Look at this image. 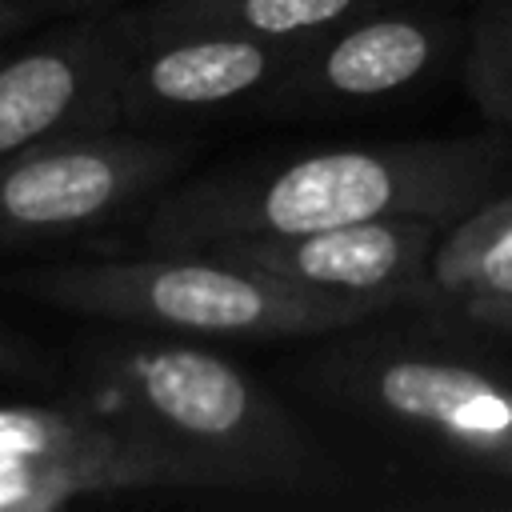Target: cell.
Masks as SVG:
<instances>
[{
    "label": "cell",
    "mask_w": 512,
    "mask_h": 512,
    "mask_svg": "<svg viewBox=\"0 0 512 512\" xmlns=\"http://www.w3.org/2000/svg\"><path fill=\"white\" fill-rule=\"evenodd\" d=\"M508 172L512 136L500 128L216 168L152 196L144 244L152 252H192L220 236H284L384 216L452 224L496 196Z\"/></svg>",
    "instance_id": "obj_1"
},
{
    "label": "cell",
    "mask_w": 512,
    "mask_h": 512,
    "mask_svg": "<svg viewBox=\"0 0 512 512\" xmlns=\"http://www.w3.org/2000/svg\"><path fill=\"white\" fill-rule=\"evenodd\" d=\"M76 404L168 456L188 488L324 492L332 464L288 408L224 352L164 336H100L72 356Z\"/></svg>",
    "instance_id": "obj_2"
},
{
    "label": "cell",
    "mask_w": 512,
    "mask_h": 512,
    "mask_svg": "<svg viewBox=\"0 0 512 512\" xmlns=\"http://www.w3.org/2000/svg\"><path fill=\"white\" fill-rule=\"evenodd\" d=\"M4 288L144 332H180L212 340H288L356 328L400 296L304 288L208 252H152L116 260H72L12 272Z\"/></svg>",
    "instance_id": "obj_3"
},
{
    "label": "cell",
    "mask_w": 512,
    "mask_h": 512,
    "mask_svg": "<svg viewBox=\"0 0 512 512\" xmlns=\"http://www.w3.org/2000/svg\"><path fill=\"white\" fill-rule=\"evenodd\" d=\"M188 156V140L104 128L0 160V252L108 228L164 192Z\"/></svg>",
    "instance_id": "obj_4"
},
{
    "label": "cell",
    "mask_w": 512,
    "mask_h": 512,
    "mask_svg": "<svg viewBox=\"0 0 512 512\" xmlns=\"http://www.w3.org/2000/svg\"><path fill=\"white\" fill-rule=\"evenodd\" d=\"M316 388L500 472L512 460V384L440 352L344 348L316 364Z\"/></svg>",
    "instance_id": "obj_5"
},
{
    "label": "cell",
    "mask_w": 512,
    "mask_h": 512,
    "mask_svg": "<svg viewBox=\"0 0 512 512\" xmlns=\"http://www.w3.org/2000/svg\"><path fill=\"white\" fill-rule=\"evenodd\" d=\"M292 60L296 48L220 32H160L116 40L120 128L192 124L268 104Z\"/></svg>",
    "instance_id": "obj_6"
},
{
    "label": "cell",
    "mask_w": 512,
    "mask_h": 512,
    "mask_svg": "<svg viewBox=\"0 0 512 512\" xmlns=\"http://www.w3.org/2000/svg\"><path fill=\"white\" fill-rule=\"evenodd\" d=\"M460 24L408 0L372 8L296 48L288 76L268 96L276 112L372 104L416 88L456 48Z\"/></svg>",
    "instance_id": "obj_7"
},
{
    "label": "cell",
    "mask_w": 512,
    "mask_h": 512,
    "mask_svg": "<svg viewBox=\"0 0 512 512\" xmlns=\"http://www.w3.org/2000/svg\"><path fill=\"white\" fill-rule=\"evenodd\" d=\"M444 228L448 224L432 216H384L284 236H220L192 252H208L304 288L388 292L404 304H424L428 260Z\"/></svg>",
    "instance_id": "obj_8"
},
{
    "label": "cell",
    "mask_w": 512,
    "mask_h": 512,
    "mask_svg": "<svg viewBox=\"0 0 512 512\" xmlns=\"http://www.w3.org/2000/svg\"><path fill=\"white\" fill-rule=\"evenodd\" d=\"M104 128H120V112L116 40L100 16H76L0 60V160Z\"/></svg>",
    "instance_id": "obj_9"
},
{
    "label": "cell",
    "mask_w": 512,
    "mask_h": 512,
    "mask_svg": "<svg viewBox=\"0 0 512 512\" xmlns=\"http://www.w3.org/2000/svg\"><path fill=\"white\" fill-rule=\"evenodd\" d=\"M0 460L32 464L72 484L76 496L88 492H132V488H188L184 472L116 432L108 420L84 404L40 408V404H0Z\"/></svg>",
    "instance_id": "obj_10"
},
{
    "label": "cell",
    "mask_w": 512,
    "mask_h": 512,
    "mask_svg": "<svg viewBox=\"0 0 512 512\" xmlns=\"http://www.w3.org/2000/svg\"><path fill=\"white\" fill-rule=\"evenodd\" d=\"M384 4L400 0H132L104 12L100 20L116 40L160 32H220L304 48L308 40L340 28L344 20Z\"/></svg>",
    "instance_id": "obj_11"
},
{
    "label": "cell",
    "mask_w": 512,
    "mask_h": 512,
    "mask_svg": "<svg viewBox=\"0 0 512 512\" xmlns=\"http://www.w3.org/2000/svg\"><path fill=\"white\" fill-rule=\"evenodd\" d=\"M424 304H452L472 324L512 308V192L480 200L444 228L428 260Z\"/></svg>",
    "instance_id": "obj_12"
},
{
    "label": "cell",
    "mask_w": 512,
    "mask_h": 512,
    "mask_svg": "<svg viewBox=\"0 0 512 512\" xmlns=\"http://www.w3.org/2000/svg\"><path fill=\"white\" fill-rule=\"evenodd\" d=\"M464 84L476 108L512 128V4H484L464 44Z\"/></svg>",
    "instance_id": "obj_13"
},
{
    "label": "cell",
    "mask_w": 512,
    "mask_h": 512,
    "mask_svg": "<svg viewBox=\"0 0 512 512\" xmlns=\"http://www.w3.org/2000/svg\"><path fill=\"white\" fill-rule=\"evenodd\" d=\"M48 372H52V364L44 360V352H40V348H32V344H24V340H16V336L0 332V376L40 380V376H48Z\"/></svg>",
    "instance_id": "obj_14"
},
{
    "label": "cell",
    "mask_w": 512,
    "mask_h": 512,
    "mask_svg": "<svg viewBox=\"0 0 512 512\" xmlns=\"http://www.w3.org/2000/svg\"><path fill=\"white\" fill-rule=\"evenodd\" d=\"M40 4V12H64V16H104V12H112V8H124V4H132V0H36Z\"/></svg>",
    "instance_id": "obj_15"
},
{
    "label": "cell",
    "mask_w": 512,
    "mask_h": 512,
    "mask_svg": "<svg viewBox=\"0 0 512 512\" xmlns=\"http://www.w3.org/2000/svg\"><path fill=\"white\" fill-rule=\"evenodd\" d=\"M36 16H40V4L36 0H0V40L12 36L16 28H24Z\"/></svg>",
    "instance_id": "obj_16"
},
{
    "label": "cell",
    "mask_w": 512,
    "mask_h": 512,
    "mask_svg": "<svg viewBox=\"0 0 512 512\" xmlns=\"http://www.w3.org/2000/svg\"><path fill=\"white\" fill-rule=\"evenodd\" d=\"M480 324H484V328H496V332H508V336H512V308H500V312L484 316Z\"/></svg>",
    "instance_id": "obj_17"
},
{
    "label": "cell",
    "mask_w": 512,
    "mask_h": 512,
    "mask_svg": "<svg viewBox=\"0 0 512 512\" xmlns=\"http://www.w3.org/2000/svg\"><path fill=\"white\" fill-rule=\"evenodd\" d=\"M500 476H504V480H508V484H512V460H508V464H504V468H500Z\"/></svg>",
    "instance_id": "obj_18"
},
{
    "label": "cell",
    "mask_w": 512,
    "mask_h": 512,
    "mask_svg": "<svg viewBox=\"0 0 512 512\" xmlns=\"http://www.w3.org/2000/svg\"><path fill=\"white\" fill-rule=\"evenodd\" d=\"M484 4H512V0H484Z\"/></svg>",
    "instance_id": "obj_19"
}]
</instances>
